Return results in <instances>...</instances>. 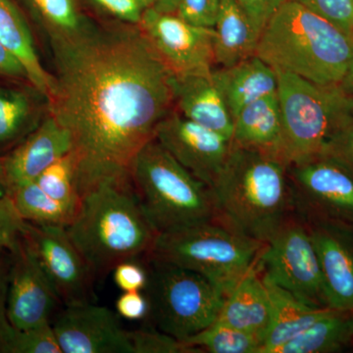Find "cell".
<instances>
[{
  "mask_svg": "<svg viewBox=\"0 0 353 353\" xmlns=\"http://www.w3.org/2000/svg\"><path fill=\"white\" fill-rule=\"evenodd\" d=\"M50 43L48 113L71 136L79 190L128 178L134 158L175 109V75L139 25L90 20L75 36Z\"/></svg>",
  "mask_w": 353,
  "mask_h": 353,
  "instance_id": "1",
  "label": "cell"
},
{
  "mask_svg": "<svg viewBox=\"0 0 353 353\" xmlns=\"http://www.w3.org/2000/svg\"><path fill=\"white\" fill-rule=\"evenodd\" d=\"M289 168L278 155L232 143L226 163L209 188L215 220L266 243L294 208Z\"/></svg>",
  "mask_w": 353,
  "mask_h": 353,
  "instance_id": "2",
  "label": "cell"
},
{
  "mask_svg": "<svg viewBox=\"0 0 353 353\" xmlns=\"http://www.w3.org/2000/svg\"><path fill=\"white\" fill-rule=\"evenodd\" d=\"M66 229L95 278L121 262L148 255L157 236L130 176L103 179L83 188L75 218Z\"/></svg>",
  "mask_w": 353,
  "mask_h": 353,
  "instance_id": "3",
  "label": "cell"
},
{
  "mask_svg": "<svg viewBox=\"0 0 353 353\" xmlns=\"http://www.w3.org/2000/svg\"><path fill=\"white\" fill-rule=\"evenodd\" d=\"M352 51L350 36L306 7L287 0L260 34L255 55L274 70L319 85H339Z\"/></svg>",
  "mask_w": 353,
  "mask_h": 353,
  "instance_id": "4",
  "label": "cell"
},
{
  "mask_svg": "<svg viewBox=\"0 0 353 353\" xmlns=\"http://www.w3.org/2000/svg\"><path fill=\"white\" fill-rule=\"evenodd\" d=\"M130 178L157 234L215 220L210 189L155 139L132 160Z\"/></svg>",
  "mask_w": 353,
  "mask_h": 353,
  "instance_id": "5",
  "label": "cell"
},
{
  "mask_svg": "<svg viewBox=\"0 0 353 353\" xmlns=\"http://www.w3.org/2000/svg\"><path fill=\"white\" fill-rule=\"evenodd\" d=\"M288 164L325 157L350 119L353 97L341 83L319 85L275 70Z\"/></svg>",
  "mask_w": 353,
  "mask_h": 353,
  "instance_id": "6",
  "label": "cell"
},
{
  "mask_svg": "<svg viewBox=\"0 0 353 353\" xmlns=\"http://www.w3.org/2000/svg\"><path fill=\"white\" fill-rule=\"evenodd\" d=\"M264 246L211 220L158 234L146 256L196 272L226 296L256 267Z\"/></svg>",
  "mask_w": 353,
  "mask_h": 353,
  "instance_id": "7",
  "label": "cell"
},
{
  "mask_svg": "<svg viewBox=\"0 0 353 353\" xmlns=\"http://www.w3.org/2000/svg\"><path fill=\"white\" fill-rule=\"evenodd\" d=\"M148 282L143 290L155 328L185 341L219 317L225 294L196 272L148 257Z\"/></svg>",
  "mask_w": 353,
  "mask_h": 353,
  "instance_id": "8",
  "label": "cell"
},
{
  "mask_svg": "<svg viewBox=\"0 0 353 353\" xmlns=\"http://www.w3.org/2000/svg\"><path fill=\"white\" fill-rule=\"evenodd\" d=\"M257 267L262 277L301 301L328 307L319 259L307 225L288 219L265 243Z\"/></svg>",
  "mask_w": 353,
  "mask_h": 353,
  "instance_id": "9",
  "label": "cell"
},
{
  "mask_svg": "<svg viewBox=\"0 0 353 353\" xmlns=\"http://www.w3.org/2000/svg\"><path fill=\"white\" fill-rule=\"evenodd\" d=\"M176 78L214 71L215 30L188 22L176 13L146 9L139 24Z\"/></svg>",
  "mask_w": 353,
  "mask_h": 353,
  "instance_id": "10",
  "label": "cell"
},
{
  "mask_svg": "<svg viewBox=\"0 0 353 353\" xmlns=\"http://www.w3.org/2000/svg\"><path fill=\"white\" fill-rule=\"evenodd\" d=\"M22 234L63 306L92 301L94 274L66 227L25 221Z\"/></svg>",
  "mask_w": 353,
  "mask_h": 353,
  "instance_id": "11",
  "label": "cell"
},
{
  "mask_svg": "<svg viewBox=\"0 0 353 353\" xmlns=\"http://www.w3.org/2000/svg\"><path fill=\"white\" fill-rule=\"evenodd\" d=\"M292 208L312 221L353 222V176L327 158L290 165Z\"/></svg>",
  "mask_w": 353,
  "mask_h": 353,
  "instance_id": "12",
  "label": "cell"
},
{
  "mask_svg": "<svg viewBox=\"0 0 353 353\" xmlns=\"http://www.w3.org/2000/svg\"><path fill=\"white\" fill-rule=\"evenodd\" d=\"M9 254L7 315L11 325L27 330L52 322L63 304L23 234Z\"/></svg>",
  "mask_w": 353,
  "mask_h": 353,
  "instance_id": "13",
  "label": "cell"
},
{
  "mask_svg": "<svg viewBox=\"0 0 353 353\" xmlns=\"http://www.w3.org/2000/svg\"><path fill=\"white\" fill-rule=\"evenodd\" d=\"M51 324L62 353H134L130 331L105 306L64 305Z\"/></svg>",
  "mask_w": 353,
  "mask_h": 353,
  "instance_id": "14",
  "label": "cell"
},
{
  "mask_svg": "<svg viewBox=\"0 0 353 353\" xmlns=\"http://www.w3.org/2000/svg\"><path fill=\"white\" fill-rule=\"evenodd\" d=\"M155 139L182 166L210 188L226 163L232 143L176 109L158 126Z\"/></svg>",
  "mask_w": 353,
  "mask_h": 353,
  "instance_id": "15",
  "label": "cell"
},
{
  "mask_svg": "<svg viewBox=\"0 0 353 353\" xmlns=\"http://www.w3.org/2000/svg\"><path fill=\"white\" fill-rule=\"evenodd\" d=\"M306 225L319 259L327 305L353 311V232L329 221Z\"/></svg>",
  "mask_w": 353,
  "mask_h": 353,
  "instance_id": "16",
  "label": "cell"
},
{
  "mask_svg": "<svg viewBox=\"0 0 353 353\" xmlns=\"http://www.w3.org/2000/svg\"><path fill=\"white\" fill-rule=\"evenodd\" d=\"M72 150L73 141L69 132L48 113L22 143L1 157L9 190L34 182L48 167Z\"/></svg>",
  "mask_w": 353,
  "mask_h": 353,
  "instance_id": "17",
  "label": "cell"
},
{
  "mask_svg": "<svg viewBox=\"0 0 353 353\" xmlns=\"http://www.w3.org/2000/svg\"><path fill=\"white\" fill-rule=\"evenodd\" d=\"M175 109L187 119L232 141L234 118L212 74L176 78Z\"/></svg>",
  "mask_w": 353,
  "mask_h": 353,
  "instance_id": "18",
  "label": "cell"
},
{
  "mask_svg": "<svg viewBox=\"0 0 353 353\" xmlns=\"http://www.w3.org/2000/svg\"><path fill=\"white\" fill-rule=\"evenodd\" d=\"M217 320L259 336L263 343L272 321V301L257 265L225 297Z\"/></svg>",
  "mask_w": 353,
  "mask_h": 353,
  "instance_id": "19",
  "label": "cell"
},
{
  "mask_svg": "<svg viewBox=\"0 0 353 353\" xmlns=\"http://www.w3.org/2000/svg\"><path fill=\"white\" fill-rule=\"evenodd\" d=\"M212 77L233 118L245 106L277 94L275 70L256 55L214 70Z\"/></svg>",
  "mask_w": 353,
  "mask_h": 353,
  "instance_id": "20",
  "label": "cell"
},
{
  "mask_svg": "<svg viewBox=\"0 0 353 353\" xmlns=\"http://www.w3.org/2000/svg\"><path fill=\"white\" fill-rule=\"evenodd\" d=\"M231 143L283 158L284 136L277 94L253 102L236 114Z\"/></svg>",
  "mask_w": 353,
  "mask_h": 353,
  "instance_id": "21",
  "label": "cell"
},
{
  "mask_svg": "<svg viewBox=\"0 0 353 353\" xmlns=\"http://www.w3.org/2000/svg\"><path fill=\"white\" fill-rule=\"evenodd\" d=\"M0 43L19 60L32 87L48 99L52 90V74L41 63L29 24L11 0H0Z\"/></svg>",
  "mask_w": 353,
  "mask_h": 353,
  "instance_id": "22",
  "label": "cell"
},
{
  "mask_svg": "<svg viewBox=\"0 0 353 353\" xmlns=\"http://www.w3.org/2000/svg\"><path fill=\"white\" fill-rule=\"evenodd\" d=\"M263 281L271 297L272 321L260 353H275L319 319L329 307L311 305L270 281L265 278Z\"/></svg>",
  "mask_w": 353,
  "mask_h": 353,
  "instance_id": "23",
  "label": "cell"
},
{
  "mask_svg": "<svg viewBox=\"0 0 353 353\" xmlns=\"http://www.w3.org/2000/svg\"><path fill=\"white\" fill-rule=\"evenodd\" d=\"M214 30L216 65L229 67L255 55L259 34L236 0H221Z\"/></svg>",
  "mask_w": 353,
  "mask_h": 353,
  "instance_id": "24",
  "label": "cell"
},
{
  "mask_svg": "<svg viewBox=\"0 0 353 353\" xmlns=\"http://www.w3.org/2000/svg\"><path fill=\"white\" fill-rule=\"evenodd\" d=\"M352 341V311L328 308L319 319L275 353L340 352Z\"/></svg>",
  "mask_w": 353,
  "mask_h": 353,
  "instance_id": "25",
  "label": "cell"
},
{
  "mask_svg": "<svg viewBox=\"0 0 353 353\" xmlns=\"http://www.w3.org/2000/svg\"><path fill=\"white\" fill-rule=\"evenodd\" d=\"M8 196L21 218L32 224L68 227L78 211V206L48 196L34 181L11 188Z\"/></svg>",
  "mask_w": 353,
  "mask_h": 353,
  "instance_id": "26",
  "label": "cell"
},
{
  "mask_svg": "<svg viewBox=\"0 0 353 353\" xmlns=\"http://www.w3.org/2000/svg\"><path fill=\"white\" fill-rule=\"evenodd\" d=\"M31 95L22 90L0 88V145L12 143L37 128L38 114Z\"/></svg>",
  "mask_w": 353,
  "mask_h": 353,
  "instance_id": "27",
  "label": "cell"
},
{
  "mask_svg": "<svg viewBox=\"0 0 353 353\" xmlns=\"http://www.w3.org/2000/svg\"><path fill=\"white\" fill-rule=\"evenodd\" d=\"M197 352L260 353L262 340L216 320L208 328L183 341Z\"/></svg>",
  "mask_w": 353,
  "mask_h": 353,
  "instance_id": "28",
  "label": "cell"
},
{
  "mask_svg": "<svg viewBox=\"0 0 353 353\" xmlns=\"http://www.w3.org/2000/svg\"><path fill=\"white\" fill-rule=\"evenodd\" d=\"M50 41L71 38L90 22L76 0H29Z\"/></svg>",
  "mask_w": 353,
  "mask_h": 353,
  "instance_id": "29",
  "label": "cell"
},
{
  "mask_svg": "<svg viewBox=\"0 0 353 353\" xmlns=\"http://www.w3.org/2000/svg\"><path fill=\"white\" fill-rule=\"evenodd\" d=\"M34 182L48 196L79 208L78 167L73 152H69L51 164Z\"/></svg>",
  "mask_w": 353,
  "mask_h": 353,
  "instance_id": "30",
  "label": "cell"
},
{
  "mask_svg": "<svg viewBox=\"0 0 353 353\" xmlns=\"http://www.w3.org/2000/svg\"><path fill=\"white\" fill-rule=\"evenodd\" d=\"M6 353H62L52 324L39 325L27 330L14 329Z\"/></svg>",
  "mask_w": 353,
  "mask_h": 353,
  "instance_id": "31",
  "label": "cell"
},
{
  "mask_svg": "<svg viewBox=\"0 0 353 353\" xmlns=\"http://www.w3.org/2000/svg\"><path fill=\"white\" fill-rule=\"evenodd\" d=\"M134 353H197L182 341L155 327L130 331Z\"/></svg>",
  "mask_w": 353,
  "mask_h": 353,
  "instance_id": "32",
  "label": "cell"
},
{
  "mask_svg": "<svg viewBox=\"0 0 353 353\" xmlns=\"http://www.w3.org/2000/svg\"><path fill=\"white\" fill-rule=\"evenodd\" d=\"M323 19L328 21L341 32H353V0H294Z\"/></svg>",
  "mask_w": 353,
  "mask_h": 353,
  "instance_id": "33",
  "label": "cell"
},
{
  "mask_svg": "<svg viewBox=\"0 0 353 353\" xmlns=\"http://www.w3.org/2000/svg\"><path fill=\"white\" fill-rule=\"evenodd\" d=\"M24 224L10 197L0 199V250H12L22 236Z\"/></svg>",
  "mask_w": 353,
  "mask_h": 353,
  "instance_id": "34",
  "label": "cell"
},
{
  "mask_svg": "<svg viewBox=\"0 0 353 353\" xmlns=\"http://www.w3.org/2000/svg\"><path fill=\"white\" fill-rule=\"evenodd\" d=\"M104 12L127 24L139 25L152 0H90Z\"/></svg>",
  "mask_w": 353,
  "mask_h": 353,
  "instance_id": "35",
  "label": "cell"
},
{
  "mask_svg": "<svg viewBox=\"0 0 353 353\" xmlns=\"http://www.w3.org/2000/svg\"><path fill=\"white\" fill-rule=\"evenodd\" d=\"M221 0H180L176 14L192 24L214 28Z\"/></svg>",
  "mask_w": 353,
  "mask_h": 353,
  "instance_id": "36",
  "label": "cell"
},
{
  "mask_svg": "<svg viewBox=\"0 0 353 353\" xmlns=\"http://www.w3.org/2000/svg\"><path fill=\"white\" fill-rule=\"evenodd\" d=\"M112 272L114 283L122 292H143L148 285V268L138 259L121 262Z\"/></svg>",
  "mask_w": 353,
  "mask_h": 353,
  "instance_id": "37",
  "label": "cell"
},
{
  "mask_svg": "<svg viewBox=\"0 0 353 353\" xmlns=\"http://www.w3.org/2000/svg\"><path fill=\"white\" fill-rule=\"evenodd\" d=\"M10 254L8 250H0V353H6L7 343L14 332L7 315Z\"/></svg>",
  "mask_w": 353,
  "mask_h": 353,
  "instance_id": "38",
  "label": "cell"
},
{
  "mask_svg": "<svg viewBox=\"0 0 353 353\" xmlns=\"http://www.w3.org/2000/svg\"><path fill=\"white\" fill-rule=\"evenodd\" d=\"M257 34H261L269 21L287 0H236Z\"/></svg>",
  "mask_w": 353,
  "mask_h": 353,
  "instance_id": "39",
  "label": "cell"
},
{
  "mask_svg": "<svg viewBox=\"0 0 353 353\" xmlns=\"http://www.w3.org/2000/svg\"><path fill=\"white\" fill-rule=\"evenodd\" d=\"M353 176V106L347 125L325 155Z\"/></svg>",
  "mask_w": 353,
  "mask_h": 353,
  "instance_id": "40",
  "label": "cell"
},
{
  "mask_svg": "<svg viewBox=\"0 0 353 353\" xmlns=\"http://www.w3.org/2000/svg\"><path fill=\"white\" fill-rule=\"evenodd\" d=\"M116 312L130 321L145 319L150 314V303L145 292H123L116 301Z\"/></svg>",
  "mask_w": 353,
  "mask_h": 353,
  "instance_id": "41",
  "label": "cell"
},
{
  "mask_svg": "<svg viewBox=\"0 0 353 353\" xmlns=\"http://www.w3.org/2000/svg\"><path fill=\"white\" fill-rule=\"evenodd\" d=\"M0 77L29 82L27 71L19 60L0 43Z\"/></svg>",
  "mask_w": 353,
  "mask_h": 353,
  "instance_id": "42",
  "label": "cell"
},
{
  "mask_svg": "<svg viewBox=\"0 0 353 353\" xmlns=\"http://www.w3.org/2000/svg\"><path fill=\"white\" fill-rule=\"evenodd\" d=\"M152 8L159 12L176 13L178 12L180 0H152Z\"/></svg>",
  "mask_w": 353,
  "mask_h": 353,
  "instance_id": "43",
  "label": "cell"
},
{
  "mask_svg": "<svg viewBox=\"0 0 353 353\" xmlns=\"http://www.w3.org/2000/svg\"><path fill=\"white\" fill-rule=\"evenodd\" d=\"M350 38H352V57H350V63H348L347 72L341 81V85L348 94L353 97V36Z\"/></svg>",
  "mask_w": 353,
  "mask_h": 353,
  "instance_id": "44",
  "label": "cell"
},
{
  "mask_svg": "<svg viewBox=\"0 0 353 353\" xmlns=\"http://www.w3.org/2000/svg\"><path fill=\"white\" fill-rule=\"evenodd\" d=\"M9 188L7 185L6 176H4L3 165H2V159L0 157V199H6L8 196Z\"/></svg>",
  "mask_w": 353,
  "mask_h": 353,
  "instance_id": "45",
  "label": "cell"
},
{
  "mask_svg": "<svg viewBox=\"0 0 353 353\" xmlns=\"http://www.w3.org/2000/svg\"><path fill=\"white\" fill-rule=\"evenodd\" d=\"M352 36H353V32H352ZM352 36H350V37H352Z\"/></svg>",
  "mask_w": 353,
  "mask_h": 353,
  "instance_id": "46",
  "label": "cell"
},
{
  "mask_svg": "<svg viewBox=\"0 0 353 353\" xmlns=\"http://www.w3.org/2000/svg\"><path fill=\"white\" fill-rule=\"evenodd\" d=\"M352 314H353V311H352Z\"/></svg>",
  "mask_w": 353,
  "mask_h": 353,
  "instance_id": "47",
  "label": "cell"
}]
</instances>
